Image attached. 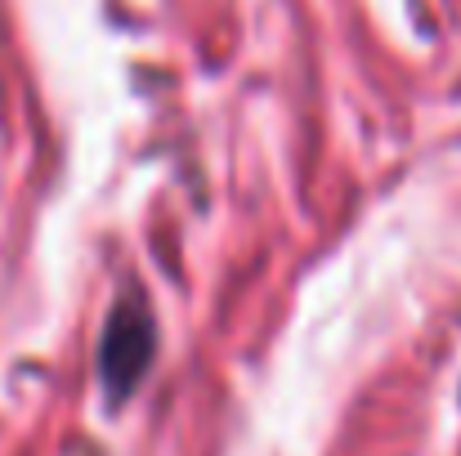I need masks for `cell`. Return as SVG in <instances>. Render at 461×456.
<instances>
[{
  "label": "cell",
  "instance_id": "1",
  "mask_svg": "<svg viewBox=\"0 0 461 456\" xmlns=\"http://www.w3.org/2000/svg\"><path fill=\"white\" fill-rule=\"evenodd\" d=\"M99 358H104V376L117 394H131V385L144 376V367L153 358V317L135 296H126L113 308Z\"/></svg>",
  "mask_w": 461,
  "mask_h": 456
}]
</instances>
